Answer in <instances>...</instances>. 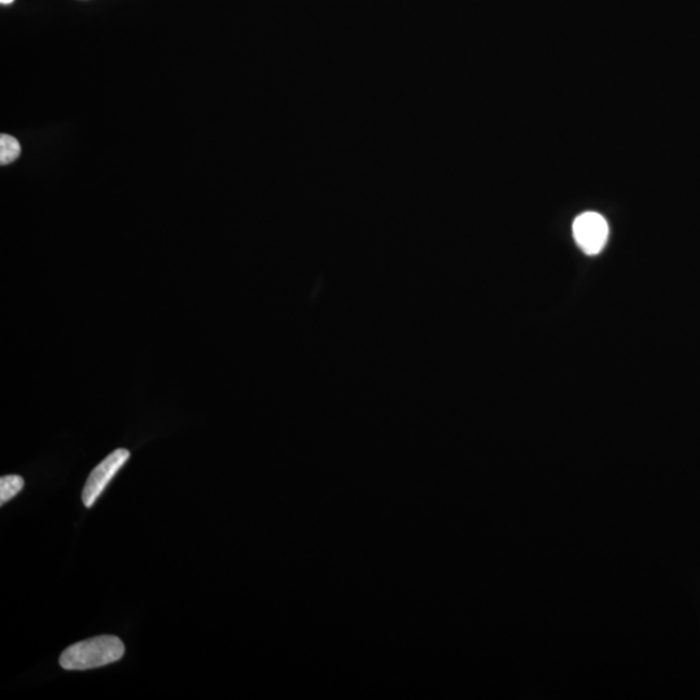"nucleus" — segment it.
<instances>
[{"label": "nucleus", "mask_w": 700, "mask_h": 700, "mask_svg": "<svg viewBox=\"0 0 700 700\" xmlns=\"http://www.w3.org/2000/svg\"><path fill=\"white\" fill-rule=\"evenodd\" d=\"M124 654L120 638L100 636L68 647L60 656V665L67 671H86L118 662Z\"/></svg>", "instance_id": "nucleus-1"}, {"label": "nucleus", "mask_w": 700, "mask_h": 700, "mask_svg": "<svg viewBox=\"0 0 700 700\" xmlns=\"http://www.w3.org/2000/svg\"><path fill=\"white\" fill-rule=\"evenodd\" d=\"M129 458V450L117 449L94 468L82 492L83 505L87 509L95 505V502L98 501V498L102 496L105 488H107L109 481L115 478L117 472L124 467Z\"/></svg>", "instance_id": "nucleus-2"}, {"label": "nucleus", "mask_w": 700, "mask_h": 700, "mask_svg": "<svg viewBox=\"0 0 700 700\" xmlns=\"http://www.w3.org/2000/svg\"><path fill=\"white\" fill-rule=\"evenodd\" d=\"M608 223L595 212H586L580 214L573 222V238L577 245L586 253V255L594 256L602 252L608 240Z\"/></svg>", "instance_id": "nucleus-3"}, {"label": "nucleus", "mask_w": 700, "mask_h": 700, "mask_svg": "<svg viewBox=\"0 0 700 700\" xmlns=\"http://www.w3.org/2000/svg\"><path fill=\"white\" fill-rule=\"evenodd\" d=\"M25 481L19 475L3 476L0 479V505L11 501L23 490Z\"/></svg>", "instance_id": "nucleus-4"}, {"label": "nucleus", "mask_w": 700, "mask_h": 700, "mask_svg": "<svg viewBox=\"0 0 700 700\" xmlns=\"http://www.w3.org/2000/svg\"><path fill=\"white\" fill-rule=\"evenodd\" d=\"M21 147L19 140L8 134L0 135V164L8 165L19 159Z\"/></svg>", "instance_id": "nucleus-5"}, {"label": "nucleus", "mask_w": 700, "mask_h": 700, "mask_svg": "<svg viewBox=\"0 0 700 700\" xmlns=\"http://www.w3.org/2000/svg\"><path fill=\"white\" fill-rule=\"evenodd\" d=\"M12 2H15V0H0L2 4H11Z\"/></svg>", "instance_id": "nucleus-6"}]
</instances>
